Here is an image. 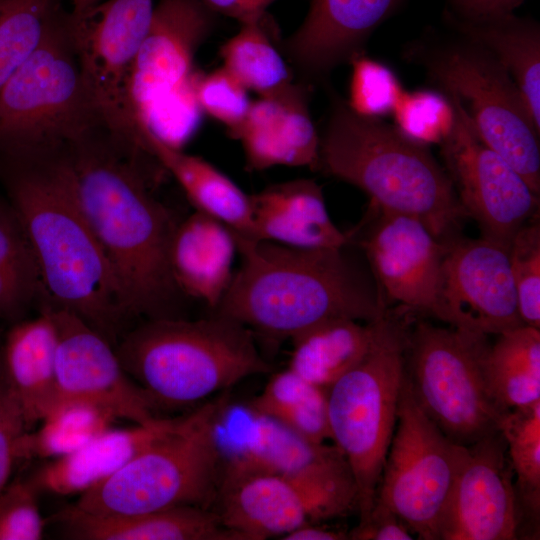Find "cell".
I'll use <instances>...</instances> for the list:
<instances>
[{
  "mask_svg": "<svg viewBox=\"0 0 540 540\" xmlns=\"http://www.w3.org/2000/svg\"><path fill=\"white\" fill-rule=\"evenodd\" d=\"M26 431L20 405L0 367V494L20 460V442Z\"/></svg>",
  "mask_w": 540,
  "mask_h": 540,
  "instance_id": "obj_43",
  "label": "cell"
},
{
  "mask_svg": "<svg viewBox=\"0 0 540 540\" xmlns=\"http://www.w3.org/2000/svg\"><path fill=\"white\" fill-rule=\"evenodd\" d=\"M247 406L310 441H331L328 391L288 367L273 374Z\"/></svg>",
  "mask_w": 540,
  "mask_h": 540,
  "instance_id": "obj_32",
  "label": "cell"
},
{
  "mask_svg": "<svg viewBox=\"0 0 540 540\" xmlns=\"http://www.w3.org/2000/svg\"><path fill=\"white\" fill-rule=\"evenodd\" d=\"M45 295L28 235L10 204L0 203V319L13 324Z\"/></svg>",
  "mask_w": 540,
  "mask_h": 540,
  "instance_id": "obj_33",
  "label": "cell"
},
{
  "mask_svg": "<svg viewBox=\"0 0 540 540\" xmlns=\"http://www.w3.org/2000/svg\"><path fill=\"white\" fill-rule=\"evenodd\" d=\"M176 421L177 418L159 417L149 424L109 428L74 452L39 467L27 479L38 492L82 494L168 433Z\"/></svg>",
  "mask_w": 540,
  "mask_h": 540,
  "instance_id": "obj_25",
  "label": "cell"
},
{
  "mask_svg": "<svg viewBox=\"0 0 540 540\" xmlns=\"http://www.w3.org/2000/svg\"><path fill=\"white\" fill-rule=\"evenodd\" d=\"M85 216L117 277L130 318L180 317L170 267L178 224L149 190L135 154L103 128L66 147Z\"/></svg>",
  "mask_w": 540,
  "mask_h": 540,
  "instance_id": "obj_1",
  "label": "cell"
},
{
  "mask_svg": "<svg viewBox=\"0 0 540 540\" xmlns=\"http://www.w3.org/2000/svg\"><path fill=\"white\" fill-rule=\"evenodd\" d=\"M379 212L362 247L380 295L383 292L401 306L439 319L438 293L445 242L414 217Z\"/></svg>",
  "mask_w": 540,
  "mask_h": 540,
  "instance_id": "obj_19",
  "label": "cell"
},
{
  "mask_svg": "<svg viewBox=\"0 0 540 540\" xmlns=\"http://www.w3.org/2000/svg\"><path fill=\"white\" fill-rule=\"evenodd\" d=\"M266 16L241 24L237 34L220 49L223 67L247 90L259 96L273 93L293 82L291 72L265 29Z\"/></svg>",
  "mask_w": 540,
  "mask_h": 540,
  "instance_id": "obj_36",
  "label": "cell"
},
{
  "mask_svg": "<svg viewBox=\"0 0 540 540\" xmlns=\"http://www.w3.org/2000/svg\"><path fill=\"white\" fill-rule=\"evenodd\" d=\"M71 13L80 14L100 2V0H70Z\"/></svg>",
  "mask_w": 540,
  "mask_h": 540,
  "instance_id": "obj_48",
  "label": "cell"
},
{
  "mask_svg": "<svg viewBox=\"0 0 540 540\" xmlns=\"http://www.w3.org/2000/svg\"><path fill=\"white\" fill-rule=\"evenodd\" d=\"M308 83L287 86L251 101L232 137L239 140L250 170L275 166L318 169L320 137L308 107Z\"/></svg>",
  "mask_w": 540,
  "mask_h": 540,
  "instance_id": "obj_21",
  "label": "cell"
},
{
  "mask_svg": "<svg viewBox=\"0 0 540 540\" xmlns=\"http://www.w3.org/2000/svg\"><path fill=\"white\" fill-rule=\"evenodd\" d=\"M237 243L222 222L195 211L178 222L170 246V267L183 294L215 309L225 294Z\"/></svg>",
  "mask_w": 540,
  "mask_h": 540,
  "instance_id": "obj_26",
  "label": "cell"
},
{
  "mask_svg": "<svg viewBox=\"0 0 540 540\" xmlns=\"http://www.w3.org/2000/svg\"><path fill=\"white\" fill-rule=\"evenodd\" d=\"M488 335L419 322L408 332L406 377L412 394L454 443L469 446L500 431L503 410L484 373Z\"/></svg>",
  "mask_w": 540,
  "mask_h": 540,
  "instance_id": "obj_10",
  "label": "cell"
},
{
  "mask_svg": "<svg viewBox=\"0 0 540 540\" xmlns=\"http://www.w3.org/2000/svg\"><path fill=\"white\" fill-rule=\"evenodd\" d=\"M318 169L363 190L382 212L414 217L440 241L466 216L447 172L425 145L334 98Z\"/></svg>",
  "mask_w": 540,
  "mask_h": 540,
  "instance_id": "obj_4",
  "label": "cell"
},
{
  "mask_svg": "<svg viewBox=\"0 0 540 540\" xmlns=\"http://www.w3.org/2000/svg\"><path fill=\"white\" fill-rule=\"evenodd\" d=\"M57 330L48 307L11 324L0 352V367L22 410L28 430L53 407L56 388Z\"/></svg>",
  "mask_w": 540,
  "mask_h": 540,
  "instance_id": "obj_24",
  "label": "cell"
},
{
  "mask_svg": "<svg viewBox=\"0 0 540 540\" xmlns=\"http://www.w3.org/2000/svg\"><path fill=\"white\" fill-rule=\"evenodd\" d=\"M195 96L202 112L224 124L230 137L244 122L251 104L248 90L223 66L207 74L198 72Z\"/></svg>",
  "mask_w": 540,
  "mask_h": 540,
  "instance_id": "obj_40",
  "label": "cell"
},
{
  "mask_svg": "<svg viewBox=\"0 0 540 540\" xmlns=\"http://www.w3.org/2000/svg\"><path fill=\"white\" fill-rule=\"evenodd\" d=\"M452 112L445 94L426 90L402 93L392 111L395 127L422 145L441 142L451 124Z\"/></svg>",
  "mask_w": 540,
  "mask_h": 540,
  "instance_id": "obj_39",
  "label": "cell"
},
{
  "mask_svg": "<svg viewBox=\"0 0 540 540\" xmlns=\"http://www.w3.org/2000/svg\"><path fill=\"white\" fill-rule=\"evenodd\" d=\"M402 0H311L308 13L284 42L306 81L324 77L360 55L366 39Z\"/></svg>",
  "mask_w": 540,
  "mask_h": 540,
  "instance_id": "obj_20",
  "label": "cell"
},
{
  "mask_svg": "<svg viewBox=\"0 0 540 540\" xmlns=\"http://www.w3.org/2000/svg\"><path fill=\"white\" fill-rule=\"evenodd\" d=\"M254 239L302 249L345 247L351 236L332 221L311 179L273 184L250 195Z\"/></svg>",
  "mask_w": 540,
  "mask_h": 540,
  "instance_id": "obj_23",
  "label": "cell"
},
{
  "mask_svg": "<svg viewBox=\"0 0 540 540\" xmlns=\"http://www.w3.org/2000/svg\"><path fill=\"white\" fill-rule=\"evenodd\" d=\"M213 510L241 540L280 539L312 523L301 492L279 476L221 466Z\"/></svg>",
  "mask_w": 540,
  "mask_h": 540,
  "instance_id": "obj_22",
  "label": "cell"
},
{
  "mask_svg": "<svg viewBox=\"0 0 540 540\" xmlns=\"http://www.w3.org/2000/svg\"><path fill=\"white\" fill-rule=\"evenodd\" d=\"M408 329L388 312L365 357L328 390L331 441L346 459L364 521L376 498L406 375Z\"/></svg>",
  "mask_w": 540,
  "mask_h": 540,
  "instance_id": "obj_8",
  "label": "cell"
},
{
  "mask_svg": "<svg viewBox=\"0 0 540 540\" xmlns=\"http://www.w3.org/2000/svg\"><path fill=\"white\" fill-rule=\"evenodd\" d=\"M60 0H0V88L41 42Z\"/></svg>",
  "mask_w": 540,
  "mask_h": 540,
  "instance_id": "obj_37",
  "label": "cell"
},
{
  "mask_svg": "<svg viewBox=\"0 0 540 540\" xmlns=\"http://www.w3.org/2000/svg\"><path fill=\"white\" fill-rule=\"evenodd\" d=\"M489 346L484 373L489 390L505 411L540 401V330L522 324Z\"/></svg>",
  "mask_w": 540,
  "mask_h": 540,
  "instance_id": "obj_31",
  "label": "cell"
},
{
  "mask_svg": "<svg viewBox=\"0 0 540 540\" xmlns=\"http://www.w3.org/2000/svg\"><path fill=\"white\" fill-rule=\"evenodd\" d=\"M353 540H412L414 534L389 508L374 502L369 516L350 533Z\"/></svg>",
  "mask_w": 540,
  "mask_h": 540,
  "instance_id": "obj_44",
  "label": "cell"
},
{
  "mask_svg": "<svg viewBox=\"0 0 540 540\" xmlns=\"http://www.w3.org/2000/svg\"><path fill=\"white\" fill-rule=\"evenodd\" d=\"M213 14L230 17L240 24L258 21L266 16L277 0H199Z\"/></svg>",
  "mask_w": 540,
  "mask_h": 540,
  "instance_id": "obj_46",
  "label": "cell"
},
{
  "mask_svg": "<svg viewBox=\"0 0 540 540\" xmlns=\"http://www.w3.org/2000/svg\"><path fill=\"white\" fill-rule=\"evenodd\" d=\"M524 0H446L447 18L478 21L513 13Z\"/></svg>",
  "mask_w": 540,
  "mask_h": 540,
  "instance_id": "obj_45",
  "label": "cell"
},
{
  "mask_svg": "<svg viewBox=\"0 0 540 540\" xmlns=\"http://www.w3.org/2000/svg\"><path fill=\"white\" fill-rule=\"evenodd\" d=\"M10 159V205L34 250L45 290L42 300L76 314L117 344L130 317L82 209L66 147Z\"/></svg>",
  "mask_w": 540,
  "mask_h": 540,
  "instance_id": "obj_2",
  "label": "cell"
},
{
  "mask_svg": "<svg viewBox=\"0 0 540 540\" xmlns=\"http://www.w3.org/2000/svg\"><path fill=\"white\" fill-rule=\"evenodd\" d=\"M502 433L514 475L520 527H539L540 515V401L508 410Z\"/></svg>",
  "mask_w": 540,
  "mask_h": 540,
  "instance_id": "obj_35",
  "label": "cell"
},
{
  "mask_svg": "<svg viewBox=\"0 0 540 540\" xmlns=\"http://www.w3.org/2000/svg\"><path fill=\"white\" fill-rule=\"evenodd\" d=\"M438 301L450 326L499 335L523 324L508 250L484 237L445 242Z\"/></svg>",
  "mask_w": 540,
  "mask_h": 540,
  "instance_id": "obj_16",
  "label": "cell"
},
{
  "mask_svg": "<svg viewBox=\"0 0 540 540\" xmlns=\"http://www.w3.org/2000/svg\"><path fill=\"white\" fill-rule=\"evenodd\" d=\"M41 303L48 307L57 330L56 402L89 401L134 424L159 418L150 397L124 370L113 344L76 314Z\"/></svg>",
  "mask_w": 540,
  "mask_h": 540,
  "instance_id": "obj_17",
  "label": "cell"
},
{
  "mask_svg": "<svg viewBox=\"0 0 540 540\" xmlns=\"http://www.w3.org/2000/svg\"><path fill=\"white\" fill-rule=\"evenodd\" d=\"M214 15L199 0H159L138 51L131 100L140 132L181 148L202 117L193 62L213 28Z\"/></svg>",
  "mask_w": 540,
  "mask_h": 540,
  "instance_id": "obj_11",
  "label": "cell"
},
{
  "mask_svg": "<svg viewBox=\"0 0 540 540\" xmlns=\"http://www.w3.org/2000/svg\"><path fill=\"white\" fill-rule=\"evenodd\" d=\"M226 395L209 401L123 467L80 494L77 510L99 516H127L176 506L211 509L221 475L217 438Z\"/></svg>",
  "mask_w": 540,
  "mask_h": 540,
  "instance_id": "obj_6",
  "label": "cell"
},
{
  "mask_svg": "<svg viewBox=\"0 0 540 540\" xmlns=\"http://www.w3.org/2000/svg\"><path fill=\"white\" fill-rule=\"evenodd\" d=\"M465 447L451 441L424 413L405 375L375 501L393 511L418 539L439 540Z\"/></svg>",
  "mask_w": 540,
  "mask_h": 540,
  "instance_id": "obj_14",
  "label": "cell"
},
{
  "mask_svg": "<svg viewBox=\"0 0 540 540\" xmlns=\"http://www.w3.org/2000/svg\"><path fill=\"white\" fill-rule=\"evenodd\" d=\"M38 491L28 479L9 482L0 494V540H39L44 521Z\"/></svg>",
  "mask_w": 540,
  "mask_h": 540,
  "instance_id": "obj_42",
  "label": "cell"
},
{
  "mask_svg": "<svg viewBox=\"0 0 540 540\" xmlns=\"http://www.w3.org/2000/svg\"><path fill=\"white\" fill-rule=\"evenodd\" d=\"M353 65L347 105L356 113L377 117L392 112L401 91L393 72L377 61L358 55Z\"/></svg>",
  "mask_w": 540,
  "mask_h": 540,
  "instance_id": "obj_41",
  "label": "cell"
},
{
  "mask_svg": "<svg viewBox=\"0 0 540 540\" xmlns=\"http://www.w3.org/2000/svg\"><path fill=\"white\" fill-rule=\"evenodd\" d=\"M383 317L371 322L334 319L298 334L290 340L288 368L328 391L371 349Z\"/></svg>",
  "mask_w": 540,
  "mask_h": 540,
  "instance_id": "obj_29",
  "label": "cell"
},
{
  "mask_svg": "<svg viewBox=\"0 0 540 540\" xmlns=\"http://www.w3.org/2000/svg\"><path fill=\"white\" fill-rule=\"evenodd\" d=\"M455 40L419 43L411 59L423 66L443 94L455 99L481 140L540 193V129L505 68L481 44Z\"/></svg>",
  "mask_w": 540,
  "mask_h": 540,
  "instance_id": "obj_9",
  "label": "cell"
},
{
  "mask_svg": "<svg viewBox=\"0 0 540 540\" xmlns=\"http://www.w3.org/2000/svg\"><path fill=\"white\" fill-rule=\"evenodd\" d=\"M154 7V0H107L68 16L81 73L102 127L137 154L146 151L132 106L131 79Z\"/></svg>",
  "mask_w": 540,
  "mask_h": 540,
  "instance_id": "obj_13",
  "label": "cell"
},
{
  "mask_svg": "<svg viewBox=\"0 0 540 540\" xmlns=\"http://www.w3.org/2000/svg\"><path fill=\"white\" fill-rule=\"evenodd\" d=\"M68 16L60 5L39 45L0 88V151L9 158L62 149L102 127Z\"/></svg>",
  "mask_w": 540,
  "mask_h": 540,
  "instance_id": "obj_7",
  "label": "cell"
},
{
  "mask_svg": "<svg viewBox=\"0 0 540 540\" xmlns=\"http://www.w3.org/2000/svg\"><path fill=\"white\" fill-rule=\"evenodd\" d=\"M57 521L68 538L80 540H241L213 509L191 505L127 516L92 515L72 506Z\"/></svg>",
  "mask_w": 540,
  "mask_h": 540,
  "instance_id": "obj_27",
  "label": "cell"
},
{
  "mask_svg": "<svg viewBox=\"0 0 540 540\" xmlns=\"http://www.w3.org/2000/svg\"><path fill=\"white\" fill-rule=\"evenodd\" d=\"M500 431L465 447L439 526V540H515L520 513Z\"/></svg>",
  "mask_w": 540,
  "mask_h": 540,
  "instance_id": "obj_18",
  "label": "cell"
},
{
  "mask_svg": "<svg viewBox=\"0 0 540 540\" xmlns=\"http://www.w3.org/2000/svg\"><path fill=\"white\" fill-rule=\"evenodd\" d=\"M448 99L452 120L439 143L447 174L466 216L479 224L484 238L508 250L516 232L535 214L539 196L481 140L458 102Z\"/></svg>",
  "mask_w": 540,
  "mask_h": 540,
  "instance_id": "obj_15",
  "label": "cell"
},
{
  "mask_svg": "<svg viewBox=\"0 0 540 540\" xmlns=\"http://www.w3.org/2000/svg\"><path fill=\"white\" fill-rule=\"evenodd\" d=\"M281 539L283 540H345L349 535L327 528L321 523H306L289 532Z\"/></svg>",
  "mask_w": 540,
  "mask_h": 540,
  "instance_id": "obj_47",
  "label": "cell"
},
{
  "mask_svg": "<svg viewBox=\"0 0 540 540\" xmlns=\"http://www.w3.org/2000/svg\"><path fill=\"white\" fill-rule=\"evenodd\" d=\"M132 380L157 407L191 405L271 367L255 335L226 316L148 319L115 346Z\"/></svg>",
  "mask_w": 540,
  "mask_h": 540,
  "instance_id": "obj_5",
  "label": "cell"
},
{
  "mask_svg": "<svg viewBox=\"0 0 540 540\" xmlns=\"http://www.w3.org/2000/svg\"><path fill=\"white\" fill-rule=\"evenodd\" d=\"M447 19L459 34L481 44L505 68L540 129V28L536 21L514 13L478 21Z\"/></svg>",
  "mask_w": 540,
  "mask_h": 540,
  "instance_id": "obj_30",
  "label": "cell"
},
{
  "mask_svg": "<svg viewBox=\"0 0 540 540\" xmlns=\"http://www.w3.org/2000/svg\"><path fill=\"white\" fill-rule=\"evenodd\" d=\"M218 439L222 467L279 476L301 492L311 522L322 523L357 509L358 492L343 454L335 445L316 443L248 406Z\"/></svg>",
  "mask_w": 540,
  "mask_h": 540,
  "instance_id": "obj_12",
  "label": "cell"
},
{
  "mask_svg": "<svg viewBox=\"0 0 540 540\" xmlns=\"http://www.w3.org/2000/svg\"><path fill=\"white\" fill-rule=\"evenodd\" d=\"M145 150L168 171L196 211L225 224L239 238L254 239L250 195L204 159L142 131Z\"/></svg>",
  "mask_w": 540,
  "mask_h": 540,
  "instance_id": "obj_28",
  "label": "cell"
},
{
  "mask_svg": "<svg viewBox=\"0 0 540 540\" xmlns=\"http://www.w3.org/2000/svg\"><path fill=\"white\" fill-rule=\"evenodd\" d=\"M519 316L523 324L540 329V225L530 219L508 248Z\"/></svg>",
  "mask_w": 540,
  "mask_h": 540,
  "instance_id": "obj_38",
  "label": "cell"
},
{
  "mask_svg": "<svg viewBox=\"0 0 540 540\" xmlns=\"http://www.w3.org/2000/svg\"><path fill=\"white\" fill-rule=\"evenodd\" d=\"M115 419L107 409L89 401H57L40 421L41 425L23 435L20 460L54 459L70 454L111 428Z\"/></svg>",
  "mask_w": 540,
  "mask_h": 540,
  "instance_id": "obj_34",
  "label": "cell"
},
{
  "mask_svg": "<svg viewBox=\"0 0 540 540\" xmlns=\"http://www.w3.org/2000/svg\"><path fill=\"white\" fill-rule=\"evenodd\" d=\"M236 238L241 265L214 312L272 342L325 321L371 322L388 311L343 248L302 249Z\"/></svg>",
  "mask_w": 540,
  "mask_h": 540,
  "instance_id": "obj_3",
  "label": "cell"
}]
</instances>
